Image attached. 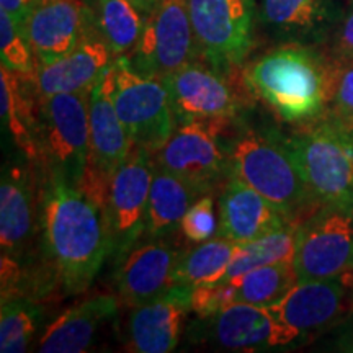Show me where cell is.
<instances>
[{"mask_svg":"<svg viewBox=\"0 0 353 353\" xmlns=\"http://www.w3.org/2000/svg\"><path fill=\"white\" fill-rule=\"evenodd\" d=\"M298 281L293 262L265 265L231 281L234 286V303L270 306L280 301Z\"/></svg>","mask_w":353,"mask_h":353,"instance_id":"obj_29","label":"cell"},{"mask_svg":"<svg viewBox=\"0 0 353 353\" xmlns=\"http://www.w3.org/2000/svg\"><path fill=\"white\" fill-rule=\"evenodd\" d=\"M101 83L132 144L156 154L176 128L169 90L162 79L141 74L120 56L101 76Z\"/></svg>","mask_w":353,"mask_h":353,"instance_id":"obj_5","label":"cell"},{"mask_svg":"<svg viewBox=\"0 0 353 353\" xmlns=\"http://www.w3.org/2000/svg\"><path fill=\"white\" fill-rule=\"evenodd\" d=\"M169 90L175 120L228 121L239 108V101L224 76L213 68L190 63L162 79Z\"/></svg>","mask_w":353,"mask_h":353,"instance_id":"obj_12","label":"cell"},{"mask_svg":"<svg viewBox=\"0 0 353 353\" xmlns=\"http://www.w3.org/2000/svg\"><path fill=\"white\" fill-rule=\"evenodd\" d=\"M345 281L342 275L329 280L298 281L280 301L268 309L294 337L329 324L341 312Z\"/></svg>","mask_w":353,"mask_h":353,"instance_id":"obj_20","label":"cell"},{"mask_svg":"<svg viewBox=\"0 0 353 353\" xmlns=\"http://www.w3.org/2000/svg\"><path fill=\"white\" fill-rule=\"evenodd\" d=\"M335 51L343 63H353V7L348 15L343 19L341 28L337 32V44Z\"/></svg>","mask_w":353,"mask_h":353,"instance_id":"obj_35","label":"cell"},{"mask_svg":"<svg viewBox=\"0 0 353 353\" xmlns=\"http://www.w3.org/2000/svg\"><path fill=\"white\" fill-rule=\"evenodd\" d=\"M260 19L294 41H317L339 20L334 0H262Z\"/></svg>","mask_w":353,"mask_h":353,"instance_id":"obj_23","label":"cell"},{"mask_svg":"<svg viewBox=\"0 0 353 353\" xmlns=\"http://www.w3.org/2000/svg\"><path fill=\"white\" fill-rule=\"evenodd\" d=\"M342 276H343V278H348V280H353V268H352V270H348V272L343 273Z\"/></svg>","mask_w":353,"mask_h":353,"instance_id":"obj_38","label":"cell"},{"mask_svg":"<svg viewBox=\"0 0 353 353\" xmlns=\"http://www.w3.org/2000/svg\"><path fill=\"white\" fill-rule=\"evenodd\" d=\"M299 281L329 280L353 268V213L327 208L296 228L293 257Z\"/></svg>","mask_w":353,"mask_h":353,"instance_id":"obj_9","label":"cell"},{"mask_svg":"<svg viewBox=\"0 0 353 353\" xmlns=\"http://www.w3.org/2000/svg\"><path fill=\"white\" fill-rule=\"evenodd\" d=\"M192 311V286L174 285L161 296L134 307L128 325V348L136 353H169L179 345Z\"/></svg>","mask_w":353,"mask_h":353,"instance_id":"obj_13","label":"cell"},{"mask_svg":"<svg viewBox=\"0 0 353 353\" xmlns=\"http://www.w3.org/2000/svg\"><path fill=\"white\" fill-rule=\"evenodd\" d=\"M332 101L335 118L343 123L353 121V63L335 72Z\"/></svg>","mask_w":353,"mask_h":353,"instance_id":"obj_34","label":"cell"},{"mask_svg":"<svg viewBox=\"0 0 353 353\" xmlns=\"http://www.w3.org/2000/svg\"><path fill=\"white\" fill-rule=\"evenodd\" d=\"M38 2L39 0H0V7L23 30L26 17L30 15V12L33 10Z\"/></svg>","mask_w":353,"mask_h":353,"instance_id":"obj_36","label":"cell"},{"mask_svg":"<svg viewBox=\"0 0 353 353\" xmlns=\"http://www.w3.org/2000/svg\"><path fill=\"white\" fill-rule=\"evenodd\" d=\"M34 216L33 180L28 170L6 165L0 183V245L15 259L32 236Z\"/></svg>","mask_w":353,"mask_h":353,"instance_id":"obj_22","label":"cell"},{"mask_svg":"<svg viewBox=\"0 0 353 353\" xmlns=\"http://www.w3.org/2000/svg\"><path fill=\"white\" fill-rule=\"evenodd\" d=\"M131 2H134L136 6L143 8V10H144V12L148 13V15H149V13H151L152 8L157 6V2H159V0H131Z\"/></svg>","mask_w":353,"mask_h":353,"instance_id":"obj_37","label":"cell"},{"mask_svg":"<svg viewBox=\"0 0 353 353\" xmlns=\"http://www.w3.org/2000/svg\"><path fill=\"white\" fill-rule=\"evenodd\" d=\"M237 250L239 244L224 236L201 242L195 249L179 255L174 268V285L195 288L223 281L236 259Z\"/></svg>","mask_w":353,"mask_h":353,"instance_id":"obj_26","label":"cell"},{"mask_svg":"<svg viewBox=\"0 0 353 353\" xmlns=\"http://www.w3.org/2000/svg\"><path fill=\"white\" fill-rule=\"evenodd\" d=\"M180 228H182L183 236L192 244H201V242L213 239L214 234L219 231L213 196H198L185 213Z\"/></svg>","mask_w":353,"mask_h":353,"instance_id":"obj_32","label":"cell"},{"mask_svg":"<svg viewBox=\"0 0 353 353\" xmlns=\"http://www.w3.org/2000/svg\"><path fill=\"white\" fill-rule=\"evenodd\" d=\"M208 337L214 345L232 352H254L288 345L294 334L286 329L268 306L232 303L208 317Z\"/></svg>","mask_w":353,"mask_h":353,"instance_id":"obj_14","label":"cell"},{"mask_svg":"<svg viewBox=\"0 0 353 353\" xmlns=\"http://www.w3.org/2000/svg\"><path fill=\"white\" fill-rule=\"evenodd\" d=\"M144 148L132 144L130 154L114 170L107 198V221L112 250L128 254L145 231V214L154 169Z\"/></svg>","mask_w":353,"mask_h":353,"instance_id":"obj_10","label":"cell"},{"mask_svg":"<svg viewBox=\"0 0 353 353\" xmlns=\"http://www.w3.org/2000/svg\"><path fill=\"white\" fill-rule=\"evenodd\" d=\"M317 203L353 213V134L334 114L291 136L280 132Z\"/></svg>","mask_w":353,"mask_h":353,"instance_id":"obj_3","label":"cell"},{"mask_svg":"<svg viewBox=\"0 0 353 353\" xmlns=\"http://www.w3.org/2000/svg\"><path fill=\"white\" fill-rule=\"evenodd\" d=\"M211 123H182L156 152L159 167L187 180L201 193L208 192L231 170V162L224 156L216 128Z\"/></svg>","mask_w":353,"mask_h":353,"instance_id":"obj_11","label":"cell"},{"mask_svg":"<svg viewBox=\"0 0 353 353\" xmlns=\"http://www.w3.org/2000/svg\"><path fill=\"white\" fill-rule=\"evenodd\" d=\"M231 172L278 206L291 221L317 203L304 182L280 132H245L229 154Z\"/></svg>","mask_w":353,"mask_h":353,"instance_id":"obj_4","label":"cell"},{"mask_svg":"<svg viewBox=\"0 0 353 353\" xmlns=\"http://www.w3.org/2000/svg\"><path fill=\"white\" fill-rule=\"evenodd\" d=\"M118 306L120 299L113 294H97L76 303L48 325L38 342V352H88L101 330L117 317Z\"/></svg>","mask_w":353,"mask_h":353,"instance_id":"obj_19","label":"cell"},{"mask_svg":"<svg viewBox=\"0 0 353 353\" xmlns=\"http://www.w3.org/2000/svg\"><path fill=\"white\" fill-rule=\"evenodd\" d=\"M296 224L276 229L257 239L239 244L236 259L223 281H232L265 265L293 262L296 252Z\"/></svg>","mask_w":353,"mask_h":353,"instance_id":"obj_27","label":"cell"},{"mask_svg":"<svg viewBox=\"0 0 353 353\" xmlns=\"http://www.w3.org/2000/svg\"><path fill=\"white\" fill-rule=\"evenodd\" d=\"M144 10L131 0H99L100 33L113 56H128L144 32Z\"/></svg>","mask_w":353,"mask_h":353,"instance_id":"obj_28","label":"cell"},{"mask_svg":"<svg viewBox=\"0 0 353 353\" xmlns=\"http://www.w3.org/2000/svg\"><path fill=\"white\" fill-rule=\"evenodd\" d=\"M39 319V309L28 299H3L0 311V352H26L37 334Z\"/></svg>","mask_w":353,"mask_h":353,"instance_id":"obj_30","label":"cell"},{"mask_svg":"<svg viewBox=\"0 0 353 353\" xmlns=\"http://www.w3.org/2000/svg\"><path fill=\"white\" fill-rule=\"evenodd\" d=\"M200 190L172 172L157 165L149 192L145 232L149 237L161 239L180 226L185 213L200 196Z\"/></svg>","mask_w":353,"mask_h":353,"instance_id":"obj_24","label":"cell"},{"mask_svg":"<svg viewBox=\"0 0 353 353\" xmlns=\"http://www.w3.org/2000/svg\"><path fill=\"white\" fill-rule=\"evenodd\" d=\"M103 37L87 33L72 51L52 63L38 65L34 83L41 97L88 94L113 63Z\"/></svg>","mask_w":353,"mask_h":353,"instance_id":"obj_17","label":"cell"},{"mask_svg":"<svg viewBox=\"0 0 353 353\" xmlns=\"http://www.w3.org/2000/svg\"><path fill=\"white\" fill-rule=\"evenodd\" d=\"M85 25L82 0H39L26 17L23 33L41 65L72 51L87 34Z\"/></svg>","mask_w":353,"mask_h":353,"instance_id":"obj_15","label":"cell"},{"mask_svg":"<svg viewBox=\"0 0 353 353\" xmlns=\"http://www.w3.org/2000/svg\"><path fill=\"white\" fill-rule=\"evenodd\" d=\"M88 120H90V164L85 174L112 180L114 170L121 165L132 148L112 100L101 83V79L88 97Z\"/></svg>","mask_w":353,"mask_h":353,"instance_id":"obj_21","label":"cell"},{"mask_svg":"<svg viewBox=\"0 0 353 353\" xmlns=\"http://www.w3.org/2000/svg\"><path fill=\"white\" fill-rule=\"evenodd\" d=\"M288 224L294 221L231 172L219 196L221 236L244 244Z\"/></svg>","mask_w":353,"mask_h":353,"instance_id":"obj_16","label":"cell"},{"mask_svg":"<svg viewBox=\"0 0 353 353\" xmlns=\"http://www.w3.org/2000/svg\"><path fill=\"white\" fill-rule=\"evenodd\" d=\"M234 303V286L231 281L200 285L192 288V311L201 319L218 314Z\"/></svg>","mask_w":353,"mask_h":353,"instance_id":"obj_33","label":"cell"},{"mask_svg":"<svg viewBox=\"0 0 353 353\" xmlns=\"http://www.w3.org/2000/svg\"><path fill=\"white\" fill-rule=\"evenodd\" d=\"M20 74L0 68V117L17 148L32 161H39L38 112L33 113Z\"/></svg>","mask_w":353,"mask_h":353,"instance_id":"obj_25","label":"cell"},{"mask_svg":"<svg viewBox=\"0 0 353 353\" xmlns=\"http://www.w3.org/2000/svg\"><path fill=\"white\" fill-rule=\"evenodd\" d=\"M44 255L65 293H83L112 252L105 211L63 175L50 172L41 193Z\"/></svg>","mask_w":353,"mask_h":353,"instance_id":"obj_1","label":"cell"},{"mask_svg":"<svg viewBox=\"0 0 353 353\" xmlns=\"http://www.w3.org/2000/svg\"><path fill=\"white\" fill-rule=\"evenodd\" d=\"M180 252L165 242L132 247L117 272L118 299L138 307L174 286V268Z\"/></svg>","mask_w":353,"mask_h":353,"instance_id":"obj_18","label":"cell"},{"mask_svg":"<svg viewBox=\"0 0 353 353\" xmlns=\"http://www.w3.org/2000/svg\"><path fill=\"white\" fill-rule=\"evenodd\" d=\"M88 94L43 97L38 110L39 161L79 187L90 164Z\"/></svg>","mask_w":353,"mask_h":353,"instance_id":"obj_6","label":"cell"},{"mask_svg":"<svg viewBox=\"0 0 353 353\" xmlns=\"http://www.w3.org/2000/svg\"><path fill=\"white\" fill-rule=\"evenodd\" d=\"M244 83L281 120L306 123L332 101L335 70L309 48L291 44L260 56L244 69Z\"/></svg>","mask_w":353,"mask_h":353,"instance_id":"obj_2","label":"cell"},{"mask_svg":"<svg viewBox=\"0 0 353 353\" xmlns=\"http://www.w3.org/2000/svg\"><path fill=\"white\" fill-rule=\"evenodd\" d=\"M198 54L187 0H159L145 19L139 43L126 59L138 72L164 79Z\"/></svg>","mask_w":353,"mask_h":353,"instance_id":"obj_8","label":"cell"},{"mask_svg":"<svg viewBox=\"0 0 353 353\" xmlns=\"http://www.w3.org/2000/svg\"><path fill=\"white\" fill-rule=\"evenodd\" d=\"M196 52L218 72L239 68L254 41V0H187Z\"/></svg>","mask_w":353,"mask_h":353,"instance_id":"obj_7","label":"cell"},{"mask_svg":"<svg viewBox=\"0 0 353 353\" xmlns=\"http://www.w3.org/2000/svg\"><path fill=\"white\" fill-rule=\"evenodd\" d=\"M0 57L2 65L25 79H34L38 63L23 30L0 8Z\"/></svg>","mask_w":353,"mask_h":353,"instance_id":"obj_31","label":"cell"}]
</instances>
